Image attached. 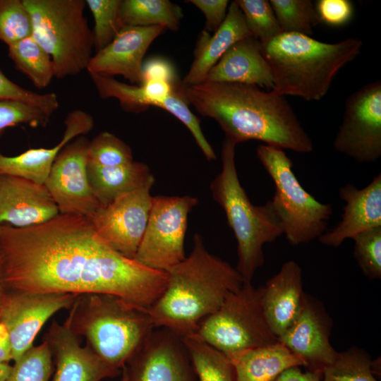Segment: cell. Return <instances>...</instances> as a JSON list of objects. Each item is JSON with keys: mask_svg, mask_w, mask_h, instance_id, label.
I'll return each instance as SVG.
<instances>
[{"mask_svg": "<svg viewBox=\"0 0 381 381\" xmlns=\"http://www.w3.org/2000/svg\"><path fill=\"white\" fill-rule=\"evenodd\" d=\"M372 361L365 351L357 347L338 352L333 362L322 369L321 381H378Z\"/></svg>", "mask_w": 381, "mask_h": 381, "instance_id": "cell-31", "label": "cell"}, {"mask_svg": "<svg viewBox=\"0 0 381 381\" xmlns=\"http://www.w3.org/2000/svg\"><path fill=\"white\" fill-rule=\"evenodd\" d=\"M154 183L155 177L139 188L99 207L89 219L100 238L129 259L134 258L147 226Z\"/></svg>", "mask_w": 381, "mask_h": 381, "instance_id": "cell-13", "label": "cell"}, {"mask_svg": "<svg viewBox=\"0 0 381 381\" xmlns=\"http://www.w3.org/2000/svg\"><path fill=\"white\" fill-rule=\"evenodd\" d=\"M181 339L197 381H237L234 366L224 353L195 335Z\"/></svg>", "mask_w": 381, "mask_h": 381, "instance_id": "cell-29", "label": "cell"}, {"mask_svg": "<svg viewBox=\"0 0 381 381\" xmlns=\"http://www.w3.org/2000/svg\"><path fill=\"white\" fill-rule=\"evenodd\" d=\"M65 130L61 141L51 148H31L13 157L0 152V174L18 176L39 184H44L53 163L62 150L75 138L88 133L94 126L92 116L75 109L64 120Z\"/></svg>", "mask_w": 381, "mask_h": 381, "instance_id": "cell-23", "label": "cell"}, {"mask_svg": "<svg viewBox=\"0 0 381 381\" xmlns=\"http://www.w3.org/2000/svg\"><path fill=\"white\" fill-rule=\"evenodd\" d=\"M204 82L243 83L268 90H272L274 86L271 68L262 45L253 37L233 44L210 69Z\"/></svg>", "mask_w": 381, "mask_h": 381, "instance_id": "cell-24", "label": "cell"}, {"mask_svg": "<svg viewBox=\"0 0 381 381\" xmlns=\"http://www.w3.org/2000/svg\"><path fill=\"white\" fill-rule=\"evenodd\" d=\"M121 378L119 381H128L127 373L125 366L121 369Z\"/></svg>", "mask_w": 381, "mask_h": 381, "instance_id": "cell-48", "label": "cell"}, {"mask_svg": "<svg viewBox=\"0 0 381 381\" xmlns=\"http://www.w3.org/2000/svg\"><path fill=\"white\" fill-rule=\"evenodd\" d=\"M0 228H1V224H0Z\"/></svg>", "mask_w": 381, "mask_h": 381, "instance_id": "cell-49", "label": "cell"}, {"mask_svg": "<svg viewBox=\"0 0 381 381\" xmlns=\"http://www.w3.org/2000/svg\"><path fill=\"white\" fill-rule=\"evenodd\" d=\"M0 253L6 290L114 295L148 308L168 274L144 267L108 246L87 217L59 214L28 227L1 224Z\"/></svg>", "mask_w": 381, "mask_h": 381, "instance_id": "cell-1", "label": "cell"}, {"mask_svg": "<svg viewBox=\"0 0 381 381\" xmlns=\"http://www.w3.org/2000/svg\"><path fill=\"white\" fill-rule=\"evenodd\" d=\"M32 33L31 16L23 0H0V41L8 47Z\"/></svg>", "mask_w": 381, "mask_h": 381, "instance_id": "cell-36", "label": "cell"}, {"mask_svg": "<svg viewBox=\"0 0 381 381\" xmlns=\"http://www.w3.org/2000/svg\"><path fill=\"white\" fill-rule=\"evenodd\" d=\"M262 286L244 282L199 325L193 334L229 359L248 349L277 341L264 315Z\"/></svg>", "mask_w": 381, "mask_h": 381, "instance_id": "cell-9", "label": "cell"}, {"mask_svg": "<svg viewBox=\"0 0 381 381\" xmlns=\"http://www.w3.org/2000/svg\"><path fill=\"white\" fill-rule=\"evenodd\" d=\"M165 29L160 25L123 27L108 45L92 56L86 70L108 77L121 75L133 85H140L144 56Z\"/></svg>", "mask_w": 381, "mask_h": 381, "instance_id": "cell-18", "label": "cell"}, {"mask_svg": "<svg viewBox=\"0 0 381 381\" xmlns=\"http://www.w3.org/2000/svg\"><path fill=\"white\" fill-rule=\"evenodd\" d=\"M119 16L123 27L160 25L177 31L183 12L169 0H121Z\"/></svg>", "mask_w": 381, "mask_h": 381, "instance_id": "cell-28", "label": "cell"}, {"mask_svg": "<svg viewBox=\"0 0 381 381\" xmlns=\"http://www.w3.org/2000/svg\"><path fill=\"white\" fill-rule=\"evenodd\" d=\"M143 83L150 79L179 82L174 66L167 59L152 58L143 64Z\"/></svg>", "mask_w": 381, "mask_h": 381, "instance_id": "cell-43", "label": "cell"}, {"mask_svg": "<svg viewBox=\"0 0 381 381\" xmlns=\"http://www.w3.org/2000/svg\"><path fill=\"white\" fill-rule=\"evenodd\" d=\"M95 20L92 30L96 52L108 45L123 28L119 16L121 0H86Z\"/></svg>", "mask_w": 381, "mask_h": 381, "instance_id": "cell-35", "label": "cell"}, {"mask_svg": "<svg viewBox=\"0 0 381 381\" xmlns=\"http://www.w3.org/2000/svg\"><path fill=\"white\" fill-rule=\"evenodd\" d=\"M261 45L272 73L273 92L318 101L326 95L340 70L361 54L363 42L349 37L328 43L282 32Z\"/></svg>", "mask_w": 381, "mask_h": 381, "instance_id": "cell-4", "label": "cell"}, {"mask_svg": "<svg viewBox=\"0 0 381 381\" xmlns=\"http://www.w3.org/2000/svg\"><path fill=\"white\" fill-rule=\"evenodd\" d=\"M334 149L359 163H373L381 156V81L359 88L346 99Z\"/></svg>", "mask_w": 381, "mask_h": 381, "instance_id": "cell-12", "label": "cell"}, {"mask_svg": "<svg viewBox=\"0 0 381 381\" xmlns=\"http://www.w3.org/2000/svg\"><path fill=\"white\" fill-rule=\"evenodd\" d=\"M183 95L202 116L214 119L236 145L257 140L282 150L309 153L312 139L285 96L254 85L209 83L186 86Z\"/></svg>", "mask_w": 381, "mask_h": 381, "instance_id": "cell-2", "label": "cell"}, {"mask_svg": "<svg viewBox=\"0 0 381 381\" xmlns=\"http://www.w3.org/2000/svg\"><path fill=\"white\" fill-rule=\"evenodd\" d=\"M332 326V320L322 303L305 294L298 315L277 340L301 357L309 370L322 373L338 353L329 341Z\"/></svg>", "mask_w": 381, "mask_h": 381, "instance_id": "cell-17", "label": "cell"}, {"mask_svg": "<svg viewBox=\"0 0 381 381\" xmlns=\"http://www.w3.org/2000/svg\"><path fill=\"white\" fill-rule=\"evenodd\" d=\"M32 25V37L51 56L54 77L87 69L94 36L84 16V0H23Z\"/></svg>", "mask_w": 381, "mask_h": 381, "instance_id": "cell-7", "label": "cell"}, {"mask_svg": "<svg viewBox=\"0 0 381 381\" xmlns=\"http://www.w3.org/2000/svg\"><path fill=\"white\" fill-rule=\"evenodd\" d=\"M252 37L265 44L282 33L267 0H236Z\"/></svg>", "mask_w": 381, "mask_h": 381, "instance_id": "cell-34", "label": "cell"}, {"mask_svg": "<svg viewBox=\"0 0 381 381\" xmlns=\"http://www.w3.org/2000/svg\"><path fill=\"white\" fill-rule=\"evenodd\" d=\"M90 75L101 98H115L125 111L131 112L145 111L149 106L162 108L187 127L202 153L210 151L211 145L202 133L200 121L183 97L182 82L150 79L135 85L121 83L114 77Z\"/></svg>", "mask_w": 381, "mask_h": 381, "instance_id": "cell-11", "label": "cell"}, {"mask_svg": "<svg viewBox=\"0 0 381 381\" xmlns=\"http://www.w3.org/2000/svg\"><path fill=\"white\" fill-rule=\"evenodd\" d=\"M345 202L341 221L326 231L318 240L327 246L339 247L346 239L353 238L365 230L381 226V174L361 189L347 183L339 189Z\"/></svg>", "mask_w": 381, "mask_h": 381, "instance_id": "cell-21", "label": "cell"}, {"mask_svg": "<svg viewBox=\"0 0 381 381\" xmlns=\"http://www.w3.org/2000/svg\"><path fill=\"white\" fill-rule=\"evenodd\" d=\"M75 297L70 294L6 290L0 308V322L8 330L13 361L33 346L45 322L56 312L69 309Z\"/></svg>", "mask_w": 381, "mask_h": 381, "instance_id": "cell-15", "label": "cell"}, {"mask_svg": "<svg viewBox=\"0 0 381 381\" xmlns=\"http://www.w3.org/2000/svg\"><path fill=\"white\" fill-rule=\"evenodd\" d=\"M269 1L284 33H297L310 37L313 34V28L320 23L315 3L310 0Z\"/></svg>", "mask_w": 381, "mask_h": 381, "instance_id": "cell-32", "label": "cell"}, {"mask_svg": "<svg viewBox=\"0 0 381 381\" xmlns=\"http://www.w3.org/2000/svg\"><path fill=\"white\" fill-rule=\"evenodd\" d=\"M8 47V56L15 66L24 73L35 86L42 89L49 85L54 77L52 58L32 36Z\"/></svg>", "mask_w": 381, "mask_h": 381, "instance_id": "cell-30", "label": "cell"}, {"mask_svg": "<svg viewBox=\"0 0 381 381\" xmlns=\"http://www.w3.org/2000/svg\"><path fill=\"white\" fill-rule=\"evenodd\" d=\"M167 274L164 291L147 312L155 328L181 338L193 335L201 322L244 283L236 268L207 251L198 234L190 254Z\"/></svg>", "mask_w": 381, "mask_h": 381, "instance_id": "cell-3", "label": "cell"}, {"mask_svg": "<svg viewBox=\"0 0 381 381\" xmlns=\"http://www.w3.org/2000/svg\"><path fill=\"white\" fill-rule=\"evenodd\" d=\"M0 100H14L29 104L40 108L49 116H52L59 106L55 93L38 94L26 90L8 79L1 71Z\"/></svg>", "mask_w": 381, "mask_h": 381, "instance_id": "cell-40", "label": "cell"}, {"mask_svg": "<svg viewBox=\"0 0 381 381\" xmlns=\"http://www.w3.org/2000/svg\"><path fill=\"white\" fill-rule=\"evenodd\" d=\"M198 202L190 195L152 196L147 226L133 260L166 272L181 262L186 258L188 216Z\"/></svg>", "mask_w": 381, "mask_h": 381, "instance_id": "cell-10", "label": "cell"}, {"mask_svg": "<svg viewBox=\"0 0 381 381\" xmlns=\"http://www.w3.org/2000/svg\"><path fill=\"white\" fill-rule=\"evenodd\" d=\"M6 291V289L5 288V286L3 282L2 264H1V253H0V308H1V303H2Z\"/></svg>", "mask_w": 381, "mask_h": 381, "instance_id": "cell-47", "label": "cell"}, {"mask_svg": "<svg viewBox=\"0 0 381 381\" xmlns=\"http://www.w3.org/2000/svg\"><path fill=\"white\" fill-rule=\"evenodd\" d=\"M128 381H197L182 339L155 328L125 365Z\"/></svg>", "mask_w": 381, "mask_h": 381, "instance_id": "cell-16", "label": "cell"}, {"mask_svg": "<svg viewBox=\"0 0 381 381\" xmlns=\"http://www.w3.org/2000/svg\"><path fill=\"white\" fill-rule=\"evenodd\" d=\"M252 37L236 1H232L219 28L210 35L202 30L193 53V61L182 83L189 86L204 82L210 69L236 42Z\"/></svg>", "mask_w": 381, "mask_h": 381, "instance_id": "cell-25", "label": "cell"}, {"mask_svg": "<svg viewBox=\"0 0 381 381\" xmlns=\"http://www.w3.org/2000/svg\"><path fill=\"white\" fill-rule=\"evenodd\" d=\"M133 161L131 147L122 140L109 132H102L89 141L87 163L113 167Z\"/></svg>", "mask_w": 381, "mask_h": 381, "instance_id": "cell-37", "label": "cell"}, {"mask_svg": "<svg viewBox=\"0 0 381 381\" xmlns=\"http://www.w3.org/2000/svg\"><path fill=\"white\" fill-rule=\"evenodd\" d=\"M59 214L44 184L0 174V224L23 228L46 222Z\"/></svg>", "mask_w": 381, "mask_h": 381, "instance_id": "cell-20", "label": "cell"}, {"mask_svg": "<svg viewBox=\"0 0 381 381\" xmlns=\"http://www.w3.org/2000/svg\"><path fill=\"white\" fill-rule=\"evenodd\" d=\"M315 8L319 23L334 27L349 23L354 14L353 4L349 0H318Z\"/></svg>", "mask_w": 381, "mask_h": 381, "instance_id": "cell-41", "label": "cell"}, {"mask_svg": "<svg viewBox=\"0 0 381 381\" xmlns=\"http://www.w3.org/2000/svg\"><path fill=\"white\" fill-rule=\"evenodd\" d=\"M235 147L225 139L222 169L210 184L214 200L222 207L237 242L236 270L244 282H251L264 263L262 248L283 235L272 202L253 205L242 187L235 164Z\"/></svg>", "mask_w": 381, "mask_h": 381, "instance_id": "cell-6", "label": "cell"}, {"mask_svg": "<svg viewBox=\"0 0 381 381\" xmlns=\"http://www.w3.org/2000/svg\"><path fill=\"white\" fill-rule=\"evenodd\" d=\"M256 155L274 182L270 201L287 241L298 246L319 238L327 231L332 206L319 202L303 188L284 150L260 145Z\"/></svg>", "mask_w": 381, "mask_h": 381, "instance_id": "cell-8", "label": "cell"}, {"mask_svg": "<svg viewBox=\"0 0 381 381\" xmlns=\"http://www.w3.org/2000/svg\"><path fill=\"white\" fill-rule=\"evenodd\" d=\"M12 365L9 363H0V381H5L9 375Z\"/></svg>", "mask_w": 381, "mask_h": 381, "instance_id": "cell-46", "label": "cell"}, {"mask_svg": "<svg viewBox=\"0 0 381 381\" xmlns=\"http://www.w3.org/2000/svg\"><path fill=\"white\" fill-rule=\"evenodd\" d=\"M89 141L79 136L65 145L56 156L44 182L59 214L90 219L100 207L87 178Z\"/></svg>", "mask_w": 381, "mask_h": 381, "instance_id": "cell-14", "label": "cell"}, {"mask_svg": "<svg viewBox=\"0 0 381 381\" xmlns=\"http://www.w3.org/2000/svg\"><path fill=\"white\" fill-rule=\"evenodd\" d=\"M321 372H303L300 367H294L284 371L274 381H321Z\"/></svg>", "mask_w": 381, "mask_h": 381, "instance_id": "cell-44", "label": "cell"}, {"mask_svg": "<svg viewBox=\"0 0 381 381\" xmlns=\"http://www.w3.org/2000/svg\"><path fill=\"white\" fill-rule=\"evenodd\" d=\"M13 361L12 347L8 330L0 322V363Z\"/></svg>", "mask_w": 381, "mask_h": 381, "instance_id": "cell-45", "label": "cell"}, {"mask_svg": "<svg viewBox=\"0 0 381 381\" xmlns=\"http://www.w3.org/2000/svg\"><path fill=\"white\" fill-rule=\"evenodd\" d=\"M87 174L92 191L100 207L139 188L154 178L147 165L134 160L113 167L87 163Z\"/></svg>", "mask_w": 381, "mask_h": 381, "instance_id": "cell-27", "label": "cell"}, {"mask_svg": "<svg viewBox=\"0 0 381 381\" xmlns=\"http://www.w3.org/2000/svg\"><path fill=\"white\" fill-rule=\"evenodd\" d=\"M262 289L264 315L278 338L293 324L303 306L305 292L300 265L294 260L285 262Z\"/></svg>", "mask_w": 381, "mask_h": 381, "instance_id": "cell-22", "label": "cell"}, {"mask_svg": "<svg viewBox=\"0 0 381 381\" xmlns=\"http://www.w3.org/2000/svg\"><path fill=\"white\" fill-rule=\"evenodd\" d=\"M55 370L51 381H103L121 374L104 362L88 346H82L70 328L54 320L44 334Z\"/></svg>", "mask_w": 381, "mask_h": 381, "instance_id": "cell-19", "label": "cell"}, {"mask_svg": "<svg viewBox=\"0 0 381 381\" xmlns=\"http://www.w3.org/2000/svg\"><path fill=\"white\" fill-rule=\"evenodd\" d=\"M53 363L50 348L43 340L14 361L5 381H49L54 371Z\"/></svg>", "mask_w": 381, "mask_h": 381, "instance_id": "cell-33", "label": "cell"}, {"mask_svg": "<svg viewBox=\"0 0 381 381\" xmlns=\"http://www.w3.org/2000/svg\"><path fill=\"white\" fill-rule=\"evenodd\" d=\"M50 116L40 108L14 100H0V133L20 124L45 127Z\"/></svg>", "mask_w": 381, "mask_h": 381, "instance_id": "cell-39", "label": "cell"}, {"mask_svg": "<svg viewBox=\"0 0 381 381\" xmlns=\"http://www.w3.org/2000/svg\"><path fill=\"white\" fill-rule=\"evenodd\" d=\"M64 322L104 362L117 370L126 365L155 328L147 308L114 295L76 296Z\"/></svg>", "mask_w": 381, "mask_h": 381, "instance_id": "cell-5", "label": "cell"}, {"mask_svg": "<svg viewBox=\"0 0 381 381\" xmlns=\"http://www.w3.org/2000/svg\"><path fill=\"white\" fill-rule=\"evenodd\" d=\"M237 381H274L284 371L306 362L277 341L244 351L229 359Z\"/></svg>", "mask_w": 381, "mask_h": 381, "instance_id": "cell-26", "label": "cell"}, {"mask_svg": "<svg viewBox=\"0 0 381 381\" xmlns=\"http://www.w3.org/2000/svg\"><path fill=\"white\" fill-rule=\"evenodd\" d=\"M353 255L363 274L370 279L381 278V226L355 236Z\"/></svg>", "mask_w": 381, "mask_h": 381, "instance_id": "cell-38", "label": "cell"}, {"mask_svg": "<svg viewBox=\"0 0 381 381\" xmlns=\"http://www.w3.org/2000/svg\"><path fill=\"white\" fill-rule=\"evenodd\" d=\"M189 2L200 9L205 17V30L214 32L224 22L227 11V0H189Z\"/></svg>", "mask_w": 381, "mask_h": 381, "instance_id": "cell-42", "label": "cell"}]
</instances>
